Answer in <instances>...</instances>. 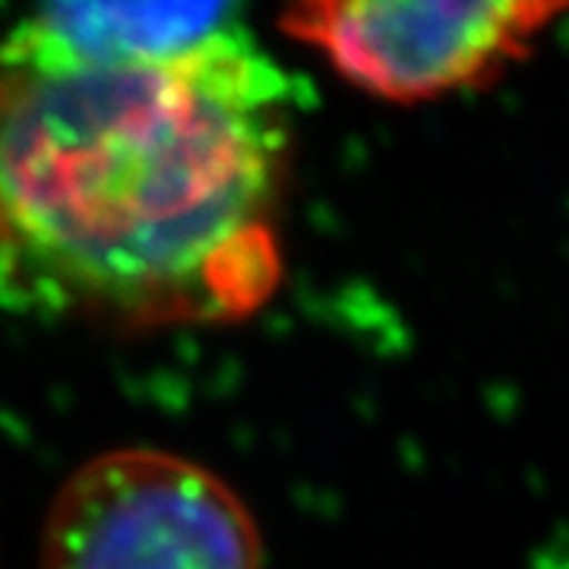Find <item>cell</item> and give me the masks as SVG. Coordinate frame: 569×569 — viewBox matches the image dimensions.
<instances>
[{
	"label": "cell",
	"instance_id": "cell-1",
	"mask_svg": "<svg viewBox=\"0 0 569 569\" xmlns=\"http://www.w3.org/2000/svg\"><path fill=\"white\" fill-rule=\"evenodd\" d=\"M291 123L250 32L178 61H0V295L121 326L228 323L282 276Z\"/></svg>",
	"mask_w": 569,
	"mask_h": 569
},
{
	"label": "cell",
	"instance_id": "cell-2",
	"mask_svg": "<svg viewBox=\"0 0 569 569\" xmlns=\"http://www.w3.org/2000/svg\"><path fill=\"white\" fill-rule=\"evenodd\" d=\"M257 519L193 459L114 449L80 466L41 529L39 569H263Z\"/></svg>",
	"mask_w": 569,
	"mask_h": 569
},
{
	"label": "cell",
	"instance_id": "cell-3",
	"mask_svg": "<svg viewBox=\"0 0 569 569\" xmlns=\"http://www.w3.org/2000/svg\"><path fill=\"white\" fill-rule=\"evenodd\" d=\"M557 13L503 0H323L288 7L279 22L367 96L427 102L503 73Z\"/></svg>",
	"mask_w": 569,
	"mask_h": 569
},
{
	"label": "cell",
	"instance_id": "cell-4",
	"mask_svg": "<svg viewBox=\"0 0 569 569\" xmlns=\"http://www.w3.org/2000/svg\"><path fill=\"white\" fill-rule=\"evenodd\" d=\"M231 3H51L17 22L0 61L32 67H130L178 61L244 32Z\"/></svg>",
	"mask_w": 569,
	"mask_h": 569
}]
</instances>
